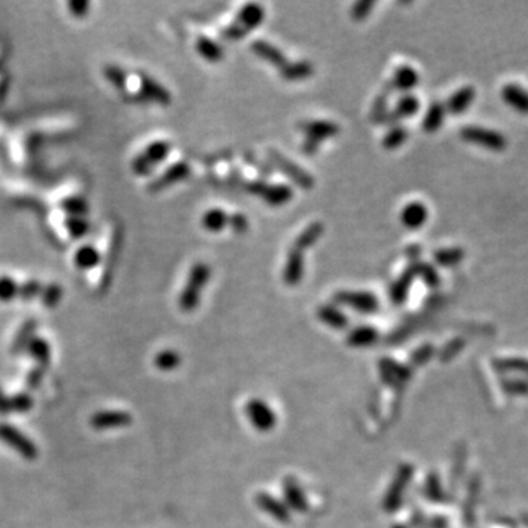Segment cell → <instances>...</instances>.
Masks as SVG:
<instances>
[{
	"label": "cell",
	"mask_w": 528,
	"mask_h": 528,
	"mask_svg": "<svg viewBox=\"0 0 528 528\" xmlns=\"http://www.w3.org/2000/svg\"><path fill=\"white\" fill-rule=\"evenodd\" d=\"M61 209L70 216H82L88 211V202L84 197L69 196L61 201Z\"/></svg>",
	"instance_id": "cell-43"
},
{
	"label": "cell",
	"mask_w": 528,
	"mask_h": 528,
	"mask_svg": "<svg viewBox=\"0 0 528 528\" xmlns=\"http://www.w3.org/2000/svg\"><path fill=\"white\" fill-rule=\"evenodd\" d=\"M413 474H414V466L411 464H402L398 468V471H396L392 483L388 489V493L385 499H383V509L388 512H395L396 509L401 508L405 490L411 482Z\"/></svg>",
	"instance_id": "cell-7"
},
{
	"label": "cell",
	"mask_w": 528,
	"mask_h": 528,
	"mask_svg": "<svg viewBox=\"0 0 528 528\" xmlns=\"http://www.w3.org/2000/svg\"><path fill=\"white\" fill-rule=\"evenodd\" d=\"M19 283L9 274H0V301L9 303L18 298Z\"/></svg>",
	"instance_id": "cell-44"
},
{
	"label": "cell",
	"mask_w": 528,
	"mask_h": 528,
	"mask_svg": "<svg viewBox=\"0 0 528 528\" xmlns=\"http://www.w3.org/2000/svg\"><path fill=\"white\" fill-rule=\"evenodd\" d=\"M137 78H138L140 99L153 100V102L163 104V106H167L172 102L171 91L167 90L163 84H160L154 77L146 74V72H140Z\"/></svg>",
	"instance_id": "cell-11"
},
{
	"label": "cell",
	"mask_w": 528,
	"mask_h": 528,
	"mask_svg": "<svg viewBox=\"0 0 528 528\" xmlns=\"http://www.w3.org/2000/svg\"><path fill=\"white\" fill-rule=\"evenodd\" d=\"M375 6H376L375 0H358V2H355L351 6L350 15L354 21H364L370 17L371 10H373Z\"/></svg>",
	"instance_id": "cell-48"
},
{
	"label": "cell",
	"mask_w": 528,
	"mask_h": 528,
	"mask_svg": "<svg viewBox=\"0 0 528 528\" xmlns=\"http://www.w3.org/2000/svg\"><path fill=\"white\" fill-rule=\"evenodd\" d=\"M154 364L162 371H172L181 364V355L173 350H163L155 355Z\"/></svg>",
	"instance_id": "cell-42"
},
{
	"label": "cell",
	"mask_w": 528,
	"mask_h": 528,
	"mask_svg": "<svg viewBox=\"0 0 528 528\" xmlns=\"http://www.w3.org/2000/svg\"><path fill=\"white\" fill-rule=\"evenodd\" d=\"M460 137L465 142L474 144V146L483 147L491 151H502L508 147V140L505 135L495 129H489L483 126H464L460 131Z\"/></svg>",
	"instance_id": "cell-5"
},
{
	"label": "cell",
	"mask_w": 528,
	"mask_h": 528,
	"mask_svg": "<svg viewBox=\"0 0 528 528\" xmlns=\"http://www.w3.org/2000/svg\"><path fill=\"white\" fill-rule=\"evenodd\" d=\"M445 117H446L445 103L433 102L430 104V107L424 115L422 126L427 134H435V132H437L442 128L443 122H445Z\"/></svg>",
	"instance_id": "cell-33"
},
{
	"label": "cell",
	"mask_w": 528,
	"mask_h": 528,
	"mask_svg": "<svg viewBox=\"0 0 528 528\" xmlns=\"http://www.w3.org/2000/svg\"><path fill=\"white\" fill-rule=\"evenodd\" d=\"M10 402V413L17 414H27L32 410L34 399L28 392H19L15 393L12 398H9Z\"/></svg>",
	"instance_id": "cell-45"
},
{
	"label": "cell",
	"mask_w": 528,
	"mask_h": 528,
	"mask_svg": "<svg viewBox=\"0 0 528 528\" xmlns=\"http://www.w3.org/2000/svg\"><path fill=\"white\" fill-rule=\"evenodd\" d=\"M379 371L383 383L395 390H404L411 380V367L399 364L392 358H381Z\"/></svg>",
	"instance_id": "cell-9"
},
{
	"label": "cell",
	"mask_w": 528,
	"mask_h": 528,
	"mask_svg": "<svg viewBox=\"0 0 528 528\" xmlns=\"http://www.w3.org/2000/svg\"><path fill=\"white\" fill-rule=\"evenodd\" d=\"M332 299L334 305H343L364 314H373L380 308L379 298L370 291L343 290L334 292Z\"/></svg>",
	"instance_id": "cell-6"
},
{
	"label": "cell",
	"mask_w": 528,
	"mask_h": 528,
	"mask_svg": "<svg viewBox=\"0 0 528 528\" xmlns=\"http://www.w3.org/2000/svg\"><path fill=\"white\" fill-rule=\"evenodd\" d=\"M132 415L125 411H99L90 418V426L94 430L124 428L131 426Z\"/></svg>",
	"instance_id": "cell-16"
},
{
	"label": "cell",
	"mask_w": 528,
	"mask_h": 528,
	"mask_svg": "<svg viewBox=\"0 0 528 528\" xmlns=\"http://www.w3.org/2000/svg\"><path fill=\"white\" fill-rule=\"evenodd\" d=\"M279 75L285 81H301L314 75V65L310 61H295L287 62L283 68L279 69Z\"/></svg>",
	"instance_id": "cell-29"
},
{
	"label": "cell",
	"mask_w": 528,
	"mask_h": 528,
	"mask_svg": "<svg viewBox=\"0 0 528 528\" xmlns=\"http://www.w3.org/2000/svg\"><path fill=\"white\" fill-rule=\"evenodd\" d=\"M267 158H269L272 166H274L276 169L281 171L298 188H301L304 191H310V189L314 188L316 181H314L313 175L307 172L305 169H303L301 166L295 163L294 160H291L290 158H286V155L282 154L281 151L274 150V149H269Z\"/></svg>",
	"instance_id": "cell-3"
},
{
	"label": "cell",
	"mask_w": 528,
	"mask_h": 528,
	"mask_svg": "<svg viewBox=\"0 0 528 528\" xmlns=\"http://www.w3.org/2000/svg\"><path fill=\"white\" fill-rule=\"evenodd\" d=\"M227 222H229V214L219 207L209 209L201 218V225L204 229L213 234L222 232L225 227H227Z\"/></svg>",
	"instance_id": "cell-35"
},
{
	"label": "cell",
	"mask_w": 528,
	"mask_h": 528,
	"mask_svg": "<svg viewBox=\"0 0 528 528\" xmlns=\"http://www.w3.org/2000/svg\"><path fill=\"white\" fill-rule=\"evenodd\" d=\"M62 296H64V290L62 286L57 283H47L46 286H43L41 294H40L41 304L46 308H55L59 303H61Z\"/></svg>",
	"instance_id": "cell-41"
},
{
	"label": "cell",
	"mask_w": 528,
	"mask_h": 528,
	"mask_svg": "<svg viewBox=\"0 0 528 528\" xmlns=\"http://www.w3.org/2000/svg\"><path fill=\"white\" fill-rule=\"evenodd\" d=\"M410 138V131L404 125H393L381 138V147L385 150L393 151L402 147L404 144Z\"/></svg>",
	"instance_id": "cell-37"
},
{
	"label": "cell",
	"mask_w": 528,
	"mask_h": 528,
	"mask_svg": "<svg viewBox=\"0 0 528 528\" xmlns=\"http://www.w3.org/2000/svg\"><path fill=\"white\" fill-rule=\"evenodd\" d=\"M27 354L37 363L39 367L43 368H49L50 359H52V350H50V343L47 342L41 336L35 334L32 341L30 342L27 348Z\"/></svg>",
	"instance_id": "cell-32"
},
{
	"label": "cell",
	"mask_w": 528,
	"mask_h": 528,
	"mask_svg": "<svg viewBox=\"0 0 528 528\" xmlns=\"http://www.w3.org/2000/svg\"><path fill=\"white\" fill-rule=\"evenodd\" d=\"M196 50L209 64H219L225 57L223 47L207 35H200L196 40Z\"/></svg>",
	"instance_id": "cell-28"
},
{
	"label": "cell",
	"mask_w": 528,
	"mask_h": 528,
	"mask_svg": "<svg viewBox=\"0 0 528 528\" xmlns=\"http://www.w3.org/2000/svg\"><path fill=\"white\" fill-rule=\"evenodd\" d=\"M43 290V285L37 279H28L23 283H19L18 287V298L23 299V301H31L35 296H40Z\"/></svg>",
	"instance_id": "cell-47"
},
{
	"label": "cell",
	"mask_w": 528,
	"mask_h": 528,
	"mask_svg": "<svg viewBox=\"0 0 528 528\" xmlns=\"http://www.w3.org/2000/svg\"><path fill=\"white\" fill-rule=\"evenodd\" d=\"M428 219V209L422 201H411L404 206L401 211V222L410 231L423 227Z\"/></svg>",
	"instance_id": "cell-19"
},
{
	"label": "cell",
	"mask_w": 528,
	"mask_h": 528,
	"mask_svg": "<svg viewBox=\"0 0 528 528\" xmlns=\"http://www.w3.org/2000/svg\"><path fill=\"white\" fill-rule=\"evenodd\" d=\"M431 354H433V348H431L430 345H423V346H419L418 350L413 354L411 359H413L414 364H423L431 357Z\"/></svg>",
	"instance_id": "cell-51"
},
{
	"label": "cell",
	"mask_w": 528,
	"mask_h": 528,
	"mask_svg": "<svg viewBox=\"0 0 528 528\" xmlns=\"http://www.w3.org/2000/svg\"><path fill=\"white\" fill-rule=\"evenodd\" d=\"M44 375H46V368L43 367H39V366H34L27 375V379H26V383H27V388L30 390H37L41 383L44 380Z\"/></svg>",
	"instance_id": "cell-50"
},
{
	"label": "cell",
	"mask_w": 528,
	"mask_h": 528,
	"mask_svg": "<svg viewBox=\"0 0 528 528\" xmlns=\"http://www.w3.org/2000/svg\"><path fill=\"white\" fill-rule=\"evenodd\" d=\"M0 440L18 452L23 460L35 461L39 458V448L35 446V443L14 426L0 423Z\"/></svg>",
	"instance_id": "cell-8"
},
{
	"label": "cell",
	"mask_w": 528,
	"mask_h": 528,
	"mask_svg": "<svg viewBox=\"0 0 528 528\" xmlns=\"http://www.w3.org/2000/svg\"><path fill=\"white\" fill-rule=\"evenodd\" d=\"M249 49L257 57H260L261 61L274 68H278V70L290 62L287 61L286 55L279 49V47L267 40H254L249 44Z\"/></svg>",
	"instance_id": "cell-17"
},
{
	"label": "cell",
	"mask_w": 528,
	"mask_h": 528,
	"mask_svg": "<svg viewBox=\"0 0 528 528\" xmlns=\"http://www.w3.org/2000/svg\"><path fill=\"white\" fill-rule=\"evenodd\" d=\"M189 173H191L189 163H187L184 160L175 162L169 167H167V169H164L158 178L151 179L147 188H149V191H151V193H159V191H163L167 187L184 181V179H187L189 176Z\"/></svg>",
	"instance_id": "cell-12"
},
{
	"label": "cell",
	"mask_w": 528,
	"mask_h": 528,
	"mask_svg": "<svg viewBox=\"0 0 528 528\" xmlns=\"http://www.w3.org/2000/svg\"><path fill=\"white\" fill-rule=\"evenodd\" d=\"M405 254L408 257V260L410 261H415V260H419V256H422V248H419L418 245H410L406 248Z\"/></svg>",
	"instance_id": "cell-55"
},
{
	"label": "cell",
	"mask_w": 528,
	"mask_h": 528,
	"mask_svg": "<svg viewBox=\"0 0 528 528\" xmlns=\"http://www.w3.org/2000/svg\"><path fill=\"white\" fill-rule=\"evenodd\" d=\"M325 234V225L321 222H313L310 223L307 227L299 232V235L295 238V241L292 247L301 249L303 253L307 249H310L314 244L320 241V238Z\"/></svg>",
	"instance_id": "cell-30"
},
{
	"label": "cell",
	"mask_w": 528,
	"mask_h": 528,
	"mask_svg": "<svg viewBox=\"0 0 528 528\" xmlns=\"http://www.w3.org/2000/svg\"><path fill=\"white\" fill-rule=\"evenodd\" d=\"M245 414L253 427L258 431H263V433L273 430L276 422H278V418H276V414L273 413L272 408L264 401L256 398L247 402Z\"/></svg>",
	"instance_id": "cell-10"
},
{
	"label": "cell",
	"mask_w": 528,
	"mask_h": 528,
	"mask_svg": "<svg viewBox=\"0 0 528 528\" xmlns=\"http://www.w3.org/2000/svg\"><path fill=\"white\" fill-rule=\"evenodd\" d=\"M172 150V144L167 140L153 141L132 159L131 167L137 175H147L153 167L163 162Z\"/></svg>",
	"instance_id": "cell-4"
},
{
	"label": "cell",
	"mask_w": 528,
	"mask_h": 528,
	"mask_svg": "<svg viewBox=\"0 0 528 528\" xmlns=\"http://www.w3.org/2000/svg\"><path fill=\"white\" fill-rule=\"evenodd\" d=\"M294 196L295 193L292 187L287 184H267L260 194L263 201L272 207L285 206V204L291 202Z\"/></svg>",
	"instance_id": "cell-23"
},
{
	"label": "cell",
	"mask_w": 528,
	"mask_h": 528,
	"mask_svg": "<svg viewBox=\"0 0 528 528\" xmlns=\"http://www.w3.org/2000/svg\"><path fill=\"white\" fill-rule=\"evenodd\" d=\"M419 107H422V103H419L418 97H415L414 94H411V93L402 94L399 100L396 102V104L393 106V109L389 111L388 116L385 117V122L383 124H390L392 126L398 125L401 119L415 116L419 112Z\"/></svg>",
	"instance_id": "cell-15"
},
{
	"label": "cell",
	"mask_w": 528,
	"mask_h": 528,
	"mask_svg": "<svg viewBox=\"0 0 528 528\" xmlns=\"http://www.w3.org/2000/svg\"><path fill=\"white\" fill-rule=\"evenodd\" d=\"M465 258V251L461 247L439 248L433 253V260L440 267H455Z\"/></svg>",
	"instance_id": "cell-36"
},
{
	"label": "cell",
	"mask_w": 528,
	"mask_h": 528,
	"mask_svg": "<svg viewBox=\"0 0 528 528\" xmlns=\"http://www.w3.org/2000/svg\"><path fill=\"white\" fill-rule=\"evenodd\" d=\"M321 147V142L319 141H314V140H310V138H304L303 144H301V151L308 155V158H313L314 154L319 153Z\"/></svg>",
	"instance_id": "cell-53"
},
{
	"label": "cell",
	"mask_w": 528,
	"mask_h": 528,
	"mask_svg": "<svg viewBox=\"0 0 528 528\" xmlns=\"http://www.w3.org/2000/svg\"><path fill=\"white\" fill-rule=\"evenodd\" d=\"M500 97L515 112L528 115V91L522 87L517 84H507L500 90Z\"/></svg>",
	"instance_id": "cell-25"
},
{
	"label": "cell",
	"mask_w": 528,
	"mask_h": 528,
	"mask_svg": "<svg viewBox=\"0 0 528 528\" xmlns=\"http://www.w3.org/2000/svg\"><path fill=\"white\" fill-rule=\"evenodd\" d=\"M10 414V402L9 396L5 395L3 389L0 388V417H6Z\"/></svg>",
	"instance_id": "cell-54"
},
{
	"label": "cell",
	"mask_w": 528,
	"mask_h": 528,
	"mask_svg": "<svg viewBox=\"0 0 528 528\" xmlns=\"http://www.w3.org/2000/svg\"><path fill=\"white\" fill-rule=\"evenodd\" d=\"M379 339V332L373 326H357L350 330L346 336V343L354 348H366L376 343Z\"/></svg>",
	"instance_id": "cell-31"
},
{
	"label": "cell",
	"mask_w": 528,
	"mask_h": 528,
	"mask_svg": "<svg viewBox=\"0 0 528 528\" xmlns=\"http://www.w3.org/2000/svg\"><path fill=\"white\" fill-rule=\"evenodd\" d=\"M298 129L303 132L305 138L314 140L323 144L325 140L333 138L341 132L339 125L333 121H323V119H310L298 124Z\"/></svg>",
	"instance_id": "cell-13"
},
{
	"label": "cell",
	"mask_w": 528,
	"mask_h": 528,
	"mask_svg": "<svg viewBox=\"0 0 528 528\" xmlns=\"http://www.w3.org/2000/svg\"><path fill=\"white\" fill-rule=\"evenodd\" d=\"M317 319L325 323L326 326L334 329V330H342L346 329L348 325H350V320H348L346 314L343 311L334 304H323L317 308Z\"/></svg>",
	"instance_id": "cell-27"
},
{
	"label": "cell",
	"mask_w": 528,
	"mask_h": 528,
	"mask_svg": "<svg viewBox=\"0 0 528 528\" xmlns=\"http://www.w3.org/2000/svg\"><path fill=\"white\" fill-rule=\"evenodd\" d=\"M410 264H413V267L415 269L417 278H422L428 287H433L435 290V287L440 285V274L437 273L436 267L431 266L430 263L423 260H415V261H410Z\"/></svg>",
	"instance_id": "cell-39"
},
{
	"label": "cell",
	"mask_w": 528,
	"mask_h": 528,
	"mask_svg": "<svg viewBox=\"0 0 528 528\" xmlns=\"http://www.w3.org/2000/svg\"><path fill=\"white\" fill-rule=\"evenodd\" d=\"M64 226L68 229V232L72 235V238H81L87 234L88 231V222L82 218V216H70L68 214L64 219Z\"/></svg>",
	"instance_id": "cell-46"
},
{
	"label": "cell",
	"mask_w": 528,
	"mask_h": 528,
	"mask_svg": "<svg viewBox=\"0 0 528 528\" xmlns=\"http://www.w3.org/2000/svg\"><path fill=\"white\" fill-rule=\"evenodd\" d=\"M74 261H75V266L78 269L91 270L94 267H97L99 264L102 263V254H100V251L94 245L86 244L75 251Z\"/></svg>",
	"instance_id": "cell-34"
},
{
	"label": "cell",
	"mask_w": 528,
	"mask_h": 528,
	"mask_svg": "<svg viewBox=\"0 0 528 528\" xmlns=\"http://www.w3.org/2000/svg\"><path fill=\"white\" fill-rule=\"evenodd\" d=\"M304 269H305L304 253L301 249L291 245L290 251H287L286 261L283 266V273H282L283 282L287 286H298L304 278Z\"/></svg>",
	"instance_id": "cell-14"
},
{
	"label": "cell",
	"mask_w": 528,
	"mask_h": 528,
	"mask_svg": "<svg viewBox=\"0 0 528 528\" xmlns=\"http://www.w3.org/2000/svg\"><path fill=\"white\" fill-rule=\"evenodd\" d=\"M227 227H231V229L235 234L243 235V234H245L249 229L248 218H247L245 214H243V213H234V214L229 216V222H227Z\"/></svg>",
	"instance_id": "cell-49"
},
{
	"label": "cell",
	"mask_w": 528,
	"mask_h": 528,
	"mask_svg": "<svg viewBox=\"0 0 528 528\" xmlns=\"http://www.w3.org/2000/svg\"><path fill=\"white\" fill-rule=\"evenodd\" d=\"M393 528H406V527H405V525H399V524H398V525H395Z\"/></svg>",
	"instance_id": "cell-56"
},
{
	"label": "cell",
	"mask_w": 528,
	"mask_h": 528,
	"mask_svg": "<svg viewBox=\"0 0 528 528\" xmlns=\"http://www.w3.org/2000/svg\"><path fill=\"white\" fill-rule=\"evenodd\" d=\"M283 495L285 505L296 512H305L308 509V500L303 489L299 487L296 480L292 477H286L283 480Z\"/></svg>",
	"instance_id": "cell-22"
},
{
	"label": "cell",
	"mask_w": 528,
	"mask_h": 528,
	"mask_svg": "<svg viewBox=\"0 0 528 528\" xmlns=\"http://www.w3.org/2000/svg\"><path fill=\"white\" fill-rule=\"evenodd\" d=\"M475 88L473 86H464L460 90L455 91L448 102L445 103L446 112L452 115H461L465 111L470 109V106L475 100Z\"/></svg>",
	"instance_id": "cell-26"
},
{
	"label": "cell",
	"mask_w": 528,
	"mask_h": 528,
	"mask_svg": "<svg viewBox=\"0 0 528 528\" xmlns=\"http://www.w3.org/2000/svg\"><path fill=\"white\" fill-rule=\"evenodd\" d=\"M39 323L34 319H28L22 323V326L17 332L14 341H12L10 345V355L12 357H19L23 352H27V348L32 338L35 336V332H37Z\"/></svg>",
	"instance_id": "cell-24"
},
{
	"label": "cell",
	"mask_w": 528,
	"mask_h": 528,
	"mask_svg": "<svg viewBox=\"0 0 528 528\" xmlns=\"http://www.w3.org/2000/svg\"><path fill=\"white\" fill-rule=\"evenodd\" d=\"M256 503L263 512H266L267 515H270V517L274 518L276 521L283 522V524H287L291 521L290 508H287L285 503L281 502L279 499H276L274 496L261 491V493H258L256 496Z\"/></svg>",
	"instance_id": "cell-20"
},
{
	"label": "cell",
	"mask_w": 528,
	"mask_h": 528,
	"mask_svg": "<svg viewBox=\"0 0 528 528\" xmlns=\"http://www.w3.org/2000/svg\"><path fill=\"white\" fill-rule=\"evenodd\" d=\"M419 82L418 72L411 65H399L395 69L392 79L388 82V86L392 90L401 91L404 94L411 93Z\"/></svg>",
	"instance_id": "cell-21"
},
{
	"label": "cell",
	"mask_w": 528,
	"mask_h": 528,
	"mask_svg": "<svg viewBox=\"0 0 528 528\" xmlns=\"http://www.w3.org/2000/svg\"><path fill=\"white\" fill-rule=\"evenodd\" d=\"M211 276V269L207 263L197 261L189 269L185 286L182 287L181 295H179V308L184 313H193L200 305L202 290L206 287Z\"/></svg>",
	"instance_id": "cell-2"
},
{
	"label": "cell",
	"mask_w": 528,
	"mask_h": 528,
	"mask_svg": "<svg viewBox=\"0 0 528 528\" xmlns=\"http://www.w3.org/2000/svg\"><path fill=\"white\" fill-rule=\"evenodd\" d=\"M103 74L107 79L113 84L116 88L122 90V91L128 88L129 78H128V74L124 68L117 66L115 64H109L103 68Z\"/></svg>",
	"instance_id": "cell-40"
},
{
	"label": "cell",
	"mask_w": 528,
	"mask_h": 528,
	"mask_svg": "<svg viewBox=\"0 0 528 528\" xmlns=\"http://www.w3.org/2000/svg\"><path fill=\"white\" fill-rule=\"evenodd\" d=\"M390 91H392V88L388 86V82H386L385 88H383L379 93L377 97L375 99L373 107H371V112H370V117L373 122H376V124L385 122V117L389 113V95H390L389 93Z\"/></svg>",
	"instance_id": "cell-38"
},
{
	"label": "cell",
	"mask_w": 528,
	"mask_h": 528,
	"mask_svg": "<svg viewBox=\"0 0 528 528\" xmlns=\"http://www.w3.org/2000/svg\"><path fill=\"white\" fill-rule=\"evenodd\" d=\"M264 18H266V10L263 5L251 2L244 5L239 9L236 18L220 31V37L226 41H239L245 39L247 35L258 28Z\"/></svg>",
	"instance_id": "cell-1"
},
{
	"label": "cell",
	"mask_w": 528,
	"mask_h": 528,
	"mask_svg": "<svg viewBox=\"0 0 528 528\" xmlns=\"http://www.w3.org/2000/svg\"><path fill=\"white\" fill-rule=\"evenodd\" d=\"M68 8L74 15L84 17L87 15V12L90 9V2H87V0H72V2L68 3Z\"/></svg>",
	"instance_id": "cell-52"
},
{
	"label": "cell",
	"mask_w": 528,
	"mask_h": 528,
	"mask_svg": "<svg viewBox=\"0 0 528 528\" xmlns=\"http://www.w3.org/2000/svg\"><path fill=\"white\" fill-rule=\"evenodd\" d=\"M417 279L415 269L413 264H408V267L396 278V281L390 285V299L395 305H401L406 301L408 295H410L411 287L414 285V281Z\"/></svg>",
	"instance_id": "cell-18"
}]
</instances>
